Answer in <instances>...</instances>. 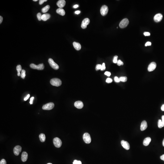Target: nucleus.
<instances>
[{
    "instance_id": "4",
    "label": "nucleus",
    "mask_w": 164,
    "mask_h": 164,
    "mask_svg": "<svg viewBox=\"0 0 164 164\" xmlns=\"http://www.w3.org/2000/svg\"><path fill=\"white\" fill-rule=\"evenodd\" d=\"M162 11L159 8H154L153 9L150 14V19L151 21L154 24H157L159 23L162 19Z\"/></svg>"
},
{
    "instance_id": "23",
    "label": "nucleus",
    "mask_w": 164,
    "mask_h": 164,
    "mask_svg": "<svg viewBox=\"0 0 164 164\" xmlns=\"http://www.w3.org/2000/svg\"><path fill=\"white\" fill-rule=\"evenodd\" d=\"M121 17L119 16H114L112 18V20L115 21H118L121 19Z\"/></svg>"
},
{
    "instance_id": "5",
    "label": "nucleus",
    "mask_w": 164,
    "mask_h": 164,
    "mask_svg": "<svg viewBox=\"0 0 164 164\" xmlns=\"http://www.w3.org/2000/svg\"><path fill=\"white\" fill-rule=\"evenodd\" d=\"M82 157L79 154H72L65 158L63 160L64 164H78L81 161Z\"/></svg>"
},
{
    "instance_id": "12",
    "label": "nucleus",
    "mask_w": 164,
    "mask_h": 164,
    "mask_svg": "<svg viewBox=\"0 0 164 164\" xmlns=\"http://www.w3.org/2000/svg\"><path fill=\"white\" fill-rule=\"evenodd\" d=\"M25 105L26 106V113L27 114H31V110L30 108L31 107H32L33 105V103H32V99L30 97H28L25 100Z\"/></svg>"
},
{
    "instance_id": "11",
    "label": "nucleus",
    "mask_w": 164,
    "mask_h": 164,
    "mask_svg": "<svg viewBox=\"0 0 164 164\" xmlns=\"http://www.w3.org/2000/svg\"><path fill=\"white\" fill-rule=\"evenodd\" d=\"M75 26L76 23L74 21H67L63 23V30L66 32H69L73 29Z\"/></svg>"
},
{
    "instance_id": "22",
    "label": "nucleus",
    "mask_w": 164,
    "mask_h": 164,
    "mask_svg": "<svg viewBox=\"0 0 164 164\" xmlns=\"http://www.w3.org/2000/svg\"><path fill=\"white\" fill-rule=\"evenodd\" d=\"M4 31V26L1 24H0V36L2 35V34L3 33Z\"/></svg>"
},
{
    "instance_id": "2",
    "label": "nucleus",
    "mask_w": 164,
    "mask_h": 164,
    "mask_svg": "<svg viewBox=\"0 0 164 164\" xmlns=\"http://www.w3.org/2000/svg\"><path fill=\"white\" fill-rule=\"evenodd\" d=\"M72 93L77 101L82 105H87L89 103V99L87 97L82 94L80 90L77 88H74L72 89Z\"/></svg>"
},
{
    "instance_id": "10",
    "label": "nucleus",
    "mask_w": 164,
    "mask_h": 164,
    "mask_svg": "<svg viewBox=\"0 0 164 164\" xmlns=\"http://www.w3.org/2000/svg\"><path fill=\"white\" fill-rule=\"evenodd\" d=\"M84 18L86 20L90 21L93 24H95L98 22V18L97 15L94 13L89 12L84 15Z\"/></svg>"
},
{
    "instance_id": "19",
    "label": "nucleus",
    "mask_w": 164,
    "mask_h": 164,
    "mask_svg": "<svg viewBox=\"0 0 164 164\" xmlns=\"http://www.w3.org/2000/svg\"><path fill=\"white\" fill-rule=\"evenodd\" d=\"M51 148V146L50 145H48V146H47V147H46L45 153H44L46 156H49V151H50Z\"/></svg>"
},
{
    "instance_id": "20",
    "label": "nucleus",
    "mask_w": 164,
    "mask_h": 164,
    "mask_svg": "<svg viewBox=\"0 0 164 164\" xmlns=\"http://www.w3.org/2000/svg\"><path fill=\"white\" fill-rule=\"evenodd\" d=\"M44 145H45V142H44V141L42 142V143H41L40 145L39 146H37V151H40V150L43 148V147L44 146Z\"/></svg>"
},
{
    "instance_id": "3",
    "label": "nucleus",
    "mask_w": 164,
    "mask_h": 164,
    "mask_svg": "<svg viewBox=\"0 0 164 164\" xmlns=\"http://www.w3.org/2000/svg\"><path fill=\"white\" fill-rule=\"evenodd\" d=\"M45 100L48 103L61 105H65L67 101L65 95L59 96L57 98H54L50 95H47L45 97Z\"/></svg>"
},
{
    "instance_id": "24",
    "label": "nucleus",
    "mask_w": 164,
    "mask_h": 164,
    "mask_svg": "<svg viewBox=\"0 0 164 164\" xmlns=\"http://www.w3.org/2000/svg\"><path fill=\"white\" fill-rule=\"evenodd\" d=\"M159 123L161 125H164V117H162L160 118L159 121Z\"/></svg>"
},
{
    "instance_id": "18",
    "label": "nucleus",
    "mask_w": 164,
    "mask_h": 164,
    "mask_svg": "<svg viewBox=\"0 0 164 164\" xmlns=\"http://www.w3.org/2000/svg\"><path fill=\"white\" fill-rule=\"evenodd\" d=\"M71 0H60L59 5L60 7H63L68 2H70Z\"/></svg>"
},
{
    "instance_id": "9",
    "label": "nucleus",
    "mask_w": 164,
    "mask_h": 164,
    "mask_svg": "<svg viewBox=\"0 0 164 164\" xmlns=\"http://www.w3.org/2000/svg\"><path fill=\"white\" fill-rule=\"evenodd\" d=\"M110 68L112 73L115 75H119L121 74L122 68L119 64L113 63H110Z\"/></svg>"
},
{
    "instance_id": "16",
    "label": "nucleus",
    "mask_w": 164,
    "mask_h": 164,
    "mask_svg": "<svg viewBox=\"0 0 164 164\" xmlns=\"http://www.w3.org/2000/svg\"><path fill=\"white\" fill-rule=\"evenodd\" d=\"M152 98H153L150 96H147V97H145L144 99V102H143L144 105H148L150 104L151 105V102L152 101Z\"/></svg>"
},
{
    "instance_id": "6",
    "label": "nucleus",
    "mask_w": 164,
    "mask_h": 164,
    "mask_svg": "<svg viewBox=\"0 0 164 164\" xmlns=\"http://www.w3.org/2000/svg\"><path fill=\"white\" fill-rule=\"evenodd\" d=\"M135 31L132 27H129L124 31L122 37V41L123 43H126L130 42V38L134 35Z\"/></svg>"
},
{
    "instance_id": "7",
    "label": "nucleus",
    "mask_w": 164,
    "mask_h": 164,
    "mask_svg": "<svg viewBox=\"0 0 164 164\" xmlns=\"http://www.w3.org/2000/svg\"><path fill=\"white\" fill-rule=\"evenodd\" d=\"M111 158L116 163H121L125 161V154L122 152L116 151L112 154Z\"/></svg>"
},
{
    "instance_id": "21",
    "label": "nucleus",
    "mask_w": 164,
    "mask_h": 164,
    "mask_svg": "<svg viewBox=\"0 0 164 164\" xmlns=\"http://www.w3.org/2000/svg\"><path fill=\"white\" fill-rule=\"evenodd\" d=\"M157 111L158 113H160L162 115H164V108L163 107H159L157 109Z\"/></svg>"
},
{
    "instance_id": "1",
    "label": "nucleus",
    "mask_w": 164,
    "mask_h": 164,
    "mask_svg": "<svg viewBox=\"0 0 164 164\" xmlns=\"http://www.w3.org/2000/svg\"><path fill=\"white\" fill-rule=\"evenodd\" d=\"M75 125L79 129L88 130L92 127L93 123L90 119L86 117H81L76 120Z\"/></svg>"
},
{
    "instance_id": "13",
    "label": "nucleus",
    "mask_w": 164,
    "mask_h": 164,
    "mask_svg": "<svg viewBox=\"0 0 164 164\" xmlns=\"http://www.w3.org/2000/svg\"><path fill=\"white\" fill-rule=\"evenodd\" d=\"M74 8H69V9L65 11L63 13V18H64V19H68L72 16V15H74Z\"/></svg>"
},
{
    "instance_id": "8",
    "label": "nucleus",
    "mask_w": 164,
    "mask_h": 164,
    "mask_svg": "<svg viewBox=\"0 0 164 164\" xmlns=\"http://www.w3.org/2000/svg\"><path fill=\"white\" fill-rule=\"evenodd\" d=\"M99 2L96 0H90L86 3L85 7L88 11L93 12L98 8Z\"/></svg>"
},
{
    "instance_id": "15",
    "label": "nucleus",
    "mask_w": 164,
    "mask_h": 164,
    "mask_svg": "<svg viewBox=\"0 0 164 164\" xmlns=\"http://www.w3.org/2000/svg\"><path fill=\"white\" fill-rule=\"evenodd\" d=\"M63 23L61 19L57 20L55 21V25L59 31H61L63 30Z\"/></svg>"
},
{
    "instance_id": "26",
    "label": "nucleus",
    "mask_w": 164,
    "mask_h": 164,
    "mask_svg": "<svg viewBox=\"0 0 164 164\" xmlns=\"http://www.w3.org/2000/svg\"><path fill=\"white\" fill-rule=\"evenodd\" d=\"M56 1V0H50V2H54Z\"/></svg>"
},
{
    "instance_id": "14",
    "label": "nucleus",
    "mask_w": 164,
    "mask_h": 164,
    "mask_svg": "<svg viewBox=\"0 0 164 164\" xmlns=\"http://www.w3.org/2000/svg\"><path fill=\"white\" fill-rule=\"evenodd\" d=\"M39 114V106L36 104L33 105L31 111V116L34 118L36 119Z\"/></svg>"
},
{
    "instance_id": "25",
    "label": "nucleus",
    "mask_w": 164,
    "mask_h": 164,
    "mask_svg": "<svg viewBox=\"0 0 164 164\" xmlns=\"http://www.w3.org/2000/svg\"><path fill=\"white\" fill-rule=\"evenodd\" d=\"M117 10V8H116V7H113V8H111L110 11V12H116Z\"/></svg>"
},
{
    "instance_id": "17",
    "label": "nucleus",
    "mask_w": 164,
    "mask_h": 164,
    "mask_svg": "<svg viewBox=\"0 0 164 164\" xmlns=\"http://www.w3.org/2000/svg\"><path fill=\"white\" fill-rule=\"evenodd\" d=\"M158 103H159V101L158 99L157 95L154 94V96L153 97L152 101L151 103V106H154L157 105L158 104Z\"/></svg>"
}]
</instances>
